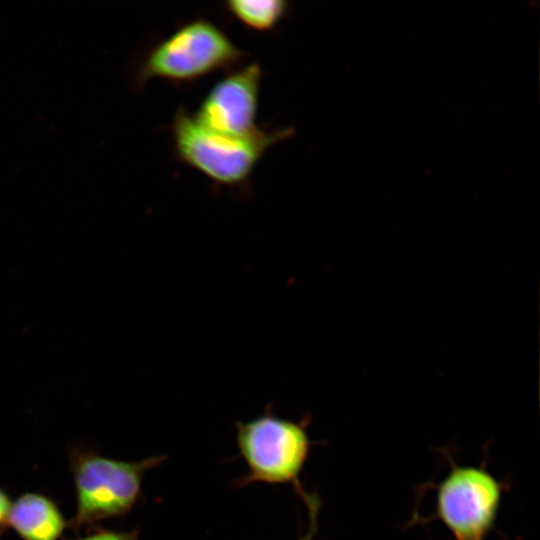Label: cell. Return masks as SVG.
Returning <instances> with one entry per match:
<instances>
[{
    "label": "cell",
    "mask_w": 540,
    "mask_h": 540,
    "mask_svg": "<svg viewBox=\"0 0 540 540\" xmlns=\"http://www.w3.org/2000/svg\"><path fill=\"white\" fill-rule=\"evenodd\" d=\"M502 493L501 482L485 468L452 464L437 486L435 517L455 540H486Z\"/></svg>",
    "instance_id": "5"
},
{
    "label": "cell",
    "mask_w": 540,
    "mask_h": 540,
    "mask_svg": "<svg viewBox=\"0 0 540 540\" xmlns=\"http://www.w3.org/2000/svg\"><path fill=\"white\" fill-rule=\"evenodd\" d=\"M224 5L230 15L256 31L274 30L290 10L285 0H231Z\"/></svg>",
    "instance_id": "8"
},
{
    "label": "cell",
    "mask_w": 540,
    "mask_h": 540,
    "mask_svg": "<svg viewBox=\"0 0 540 540\" xmlns=\"http://www.w3.org/2000/svg\"><path fill=\"white\" fill-rule=\"evenodd\" d=\"M171 132L176 160L201 173L214 185L244 190L268 149L290 138L294 129H260L249 136H232L203 126L192 113L179 107Z\"/></svg>",
    "instance_id": "2"
},
{
    "label": "cell",
    "mask_w": 540,
    "mask_h": 540,
    "mask_svg": "<svg viewBox=\"0 0 540 540\" xmlns=\"http://www.w3.org/2000/svg\"><path fill=\"white\" fill-rule=\"evenodd\" d=\"M246 58L219 26L196 18L137 55L129 67V81L138 92L153 79L189 84L218 70L230 71Z\"/></svg>",
    "instance_id": "1"
},
{
    "label": "cell",
    "mask_w": 540,
    "mask_h": 540,
    "mask_svg": "<svg viewBox=\"0 0 540 540\" xmlns=\"http://www.w3.org/2000/svg\"><path fill=\"white\" fill-rule=\"evenodd\" d=\"M12 502L6 492L0 487V534L8 526V518Z\"/></svg>",
    "instance_id": "11"
},
{
    "label": "cell",
    "mask_w": 540,
    "mask_h": 540,
    "mask_svg": "<svg viewBox=\"0 0 540 540\" xmlns=\"http://www.w3.org/2000/svg\"><path fill=\"white\" fill-rule=\"evenodd\" d=\"M68 453L76 495L75 513L68 527L74 532L126 516L142 497L146 472L166 460L165 455H152L124 461L79 447L70 448Z\"/></svg>",
    "instance_id": "3"
},
{
    "label": "cell",
    "mask_w": 540,
    "mask_h": 540,
    "mask_svg": "<svg viewBox=\"0 0 540 540\" xmlns=\"http://www.w3.org/2000/svg\"><path fill=\"white\" fill-rule=\"evenodd\" d=\"M235 429L239 455L247 468L245 475L235 481V486L291 485L302 499L307 491L300 475L312 445L307 421L283 419L266 410L249 421L237 422Z\"/></svg>",
    "instance_id": "4"
},
{
    "label": "cell",
    "mask_w": 540,
    "mask_h": 540,
    "mask_svg": "<svg viewBox=\"0 0 540 540\" xmlns=\"http://www.w3.org/2000/svg\"><path fill=\"white\" fill-rule=\"evenodd\" d=\"M8 526L23 540H59L68 522L51 498L27 492L12 503Z\"/></svg>",
    "instance_id": "7"
},
{
    "label": "cell",
    "mask_w": 540,
    "mask_h": 540,
    "mask_svg": "<svg viewBox=\"0 0 540 540\" xmlns=\"http://www.w3.org/2000/svg\"><path fill=\"white\" fill-rule=\"evenodd\" d=\"M302 501L307 507L309 523L306 534L298 540H313L318 528V515L321 502L316 494H312L309 492L305 494V496L302 498Z\"/></svg>",
    "instance_id": "10"
},
{
    "label": "cell",
    "mask_w": 540,
    "mask_h": 540,
    "mask_svg": "<svg viewBox=\"0 0 540 540\" xmlns=\"http://www.w3.org/2000/svg\"><path fill=\"white\" fill-rule=\"evenodd\" d=\"M262 70L258 63L238 66L216 82L193 116L203 126L232 136H249L256 125Z\"/></svg>",
    "instance_id": "6"
},
{
    "label": "cell",
    "mask_w": 540,
    "mask_h": 540,
    "mask_svg": "<svg viewBox=\"0 0 540 540\" xmlns=\"http://www.w3.org/2000/svg\"><path fill=\"white\" fill-rule=\"evenodd\" d=\"M138 528L129 531L94 528L89 534L75 540H139Z\"/></svg>",
    "instance_id": "9"
}]
</instances>
